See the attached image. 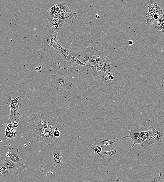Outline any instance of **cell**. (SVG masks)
<instances>
[{
	"mask_svg": "<svg viewBox=\"0 0 164 182\" xmlns=\"http://www.w3.org/2000/svg\"><path fill=\"white\" fill-rule=\"evenodd\" d=\"M161 52L164 54V47L163 48V49H162V50H161Z\"/></svg>",
	"mask_w": 164,
	"mask_h": 182,
	"instance_id": "obj_37",
	"label": "cell"
},
{
	"mask_svg": "<svg viewBox=\"0 0 164 182\" xmlns=\"http://www.w3.org/2000/svg\"><path fill=\"white\" fill-rule=\"evenodd\" d=\"M153 26L155 28L158 29L162 33L163 31V25L161 18L158 20L154 22L152 24Z\"/></svg>",
	"mask_w": 164,
	"mask_h": 182,
	"instance_id": "obj_23",
	"label": "cell"
},
{
	"mask_svg": "<svg viewBox=\"0 0 164 182\" xmlns=\"http://www.w3.org/2000/svg\"><path fill=\"white\" fill-rule=\"evenodd\" d=\"M6 128L7 129H14V128L13 124L9 123L7 125Z\"/></svg>",
	"mask_w": 164,
	"mask_h": 182,
	"instance_id": "obj_31",
	"label": "cell"
},
{
	"mask_svg": "<svg viewBox=\"0 0 164 182\" xmlns=\"http://www.w3.org/2000/svg\"><path fill=\"white\" fill-rule=\"evenodd\" d=\"M65 22L63 20H60L58 18H54L49 20V24L58 31H59L62 25Z\"/></svg>",
	"mask_w": 164,
	"mask_h": 182,
	"instance_id": "obj_20",
	"label": "cell"
},
{
	"mask_svg": "<svg viewBox=\"0 0 164 182\" xmlns=\"http://www.w3.org/2000/svg\"><path fill=\"white\" fill-rule=\"evenodd\" d=\"M53 135L55 138L60 137L61 136V133L60 131L58 130L54 131L53 133Z\"/></svg>",
	"mask_w": 164,
	"mask_h": 182,
	"instance_id": "obj_28",
	"label": "cell"
},
{
	"mask_svg": "<svg viewBox=\"0 0 164 182\" xmlns=\"http://www.w3.org/2000/svg\"><path fill=\"white\" fill-rule=\"evenodd\" d=\"M54 162L53 166L55 167L62 168H63V160L61 151L59 150H55L52 152Z\"/></svg>",
	"mask_w": 164,
	"mask_h": 182,
	"instance_id": "obj_14",
	"label": "cell"
},
{
	"mask_svg": "<svg viewBox=\"0 0 164 182\" xmlns=\"http://www.w3.org/2000/svg\"><path fill=\"white\" fill-rule=\"evenodd\" d=\"M49 87L60 90L64 92L73 88V82L63 73L52 75L48 80Z\"/></svg>",
	"mask_w": 164,
	"mask_h": 182,
	"instance_id": "obj_5",
	"label": "cell"
},
{
	"mask_svg": "<svg viewBox=\"0 0 164 182\" xmlns=\"http://www.w3.org/2000/svg\"><path fill=\"white\" fill-rule=\"evenodd\" d=\"M9 152L11 153V156L7 158L12 161L17 163H23V159L20 157L19 154V149L16 148H10Z\"/></svg>",
	"mask_w": 164,
	"mask_h": 182,
	"instance_id": "obj_15",
	"label": "cell"
},
{
	"mask_svg": "<svg viewBox=\"0 0 164 182\" xmlns=\"http://www.w3.org/2000/svg\"><path fill=\"white\" fill-rule=\"evenodd\" d=\"M60 123L56 118L44 114L37 113L32 119L30 127L35 128H43L45 131L53 133L54 131L61 127Z\"/></svg>",
	"mask_w": 164,
	"mask_h": 182,
	"instance_id": "obj_3",
	"label": "cell"
},
{
	"mask_svg": "<svg viewBox=\"0 0 164 182\" xmlns=\"http://www.w3.org/2000/svg\"><path fill=\"white\" fill-rule=\"evenodd\" d=\"M129 135L123 136L122 139L131 138L133 141V144L132 146V148H133L136 144H140L143 143L145 140L141 136L140 133H136V129L128 128Z\"/></svg>",
	"mask_w": 164,
	"mask_h": 182,
	"instance_id": "obj_12",
	"label": "cell"
},
{
	"mask_svg": "<svg viewBox=\"0 0 164 182\" xmlns=\"http://www.w3.org/2000/svg\"><path fill=\"white\" fill-rule=\"evenodd\" d=\"M92 83L94 89L103 95L119 94L124 89L123 77L115 69L107 73L98 72L93 77Z\"/></svg>",
	"mask_w": 164,
	"mask_h": 182,
	"instance_id": "obj_1",
	"label": "cell"
},
{
	"mask_svg": "<svg viewBox=\"0 0 164 182\" xmlns=\"http://www.w3.org/2000/svg\"><path fill=\"white\" fill-rule=\"evenodd\" d=\"M129 44V45L131 46L133 44V41L132 40H129L128 42Z\"/></svg>",
	"mask_w": 164,
	"mask_h": 182,
	"instance_id": "obj_34",
	"label": "cell"
},
{
	"mask_svg": "<svg viewBox=\"0 0 164 182\" xmlns=\"http://www.w3.org/2000/svg\"><path fill=\"white\" fill-rule=\"evenodd\" d=\"M9 99L8 105L10 108L11 113L9 119L5 121L4 123L6 125L9 123L13 124L14 122L18 123L21 117L19 112V108L22 105L21 103H18V102L19 101L22 100L21 96H20L15 99H12L11 96L10 95L9 97Z\"/></svg>",
	"mask_w": 164,
	"mask_h": 182,
	"instance_id": "obj_7",
	"label": "cell"
},
{
	"mask_svg": "<svg viewBox=\"0 0 164 182\" xmlns=\"http://www.w3.org/2000/svg\"><path fill=\"white\" fill-rule=\"evenodd\" d=\"M56 140V138L53 135L49 133L45 132L44 135L39 142L42 144L50 145Z\"/></svg>",
	"mask_w": 164,
	"mask_h": 182,
	"instance_id": "obj_19",
	"label": "cell"
},
{
	"mask_svg": "<svg viewBox=\"0 0 164 182\" xmlns=\"http://www.w3.org/2000/svg\"><path fill=\"white\" fill-rule=\"evenodd\" d=\"M59 14L54 12L52 8L49 9L47 12V17L49 20L54 18H58Z\"/></svg>",
	"mask_w": 164,
	"mask_h": 182,
	"instance_id": "obj_22",
	"label": "cell"
},
{
	"mask_svg": "<svg viewBox=\"0 0 164 182\" xmlns=\"http://www.w3.org/2000/svg\"><path fill=\"white\" fill-rule=\"evenodd\" d=\"M158 142L161 143L164 142V133L159 132L158 129L154 128L152 134L149 136L140 145L141 148L147 149L151 145Z\"/></svg>",
	"mask_w": 164,
	"mask_h": 182,
	"instance_id": "obj_9",
	"label": "cell"
},
{
	"mask_svg": "<svg viewBox=\"0 0 164 182\" xmlns=\"http://www.w3.org/2000/svg\"><path fill=\"white\" fill-rule=\"evenodd\" d=\"M5 135L6 136V137L7 138H9V139H12L16 137V136L10 133H9L8 132L5 130Z\"/></svg>",
	"mask_w": 164,
	"mask_h": 182,
	"instance_id": "obj_26",
	"label": "cell"
},
{
	"mask_svg": "<svg viewBox=\"0 0 164 182\" xmlns=\"http://www.w3.org/2000/svg\"><path fill=\"white\" fill-rule=\"evenodd\" d=\"M160 82L161 85L164 89V70L162 74L161 75Z\"/></svg>",
	"mask_w": 164,
	"mask_h": 182,
	"instance_id": "obj_30",
	"label": "cell"
},
{
	"mask_svg": "<svg viewBox=\"0 0 164 182\" xmlns=\"http://www.w3.org/2000/svg\"><path fill=\"white\" fill-rule=\"evenodd\" d=\"M161 19L163 25V31L162 34H164V14L161 17Z\"/></svg>",
	"mask_w": 164,
	"mask_h": 182,
	"instance_id": "obj_32",
	"label": "cell"
},
{
	"mask_svg": "<svg viewBox=\"0 0 164 182\" xmlns=\"http://www.w3.org/2000/svg\"><path fill=\"white\" fill-rule=\"evenodd\" d=\"M11 153L9 152H8L6 153L7 157L8 158L10 157V156H11Z\"/></svg>",
	"mask_w": 164,
	"mask_h": 182,
	"instance_id": "obj_35",
	"label": "cell"
},
{
	"mask_svg": "<svg viewBox=\"0 0 164 182\" xmlns=\"http://www.w3.org/2000/svg\"><path fill=\"white\" fill-rule=\"evenodd\" d=\"M95 18L97 19H98L100 18V16L98 14H96L95 16Z\"/></svg>",
	"mask_w": 164,
	"mask_h": 182,
	"instance_id": "obj_36",
	"label": "cell"
},
{
	"mask_svg": "<svg viewBox=\"0 0 164 182\" xmlns=\"http://www.w3.org/2000/svg\"><path fill=\"white\" fill-rule=\"evenodd\" d=\"M79 16L78 12H74L71 11L68 13L59 16L58 18L60 20H63L69 26L73 24L74 19Z\"/></svg>",
	"mask_w": 164,
	"mask_h": 182,
	"instance_id": "obj_13",
	"label": "cell"
},
{
	"mask_svg": "<svg viewBox=\"0 0 164 182\" xmlns=\"http://www.w3.org/2000/svg\"><path fill=\"white\" fill-rule=\"evenodd\" d=\"M6 130L7 132H8L9 133L12 134L16 136V131L14 129H6Z\"/></svg>",
	"mask_w": 164,
	"mask_h": 182,
	"instance_id": "obj_27",
	"label": "cell"
},
{
	"mask_svg": "<svg viewBox=\"0 0 164 182\" xmlns=\"http://www.w3.org/2000/svg\"><path fill=\"white\" fill-rule=\"evenodd\" d=\"M163 97H164V95H163Z\"/></svg>",
	"mask_w": 164,
	"mask_h": 182,
	"instance_id": "obj_38",
	"label": "cell"
},
{
	"mask_svg": "<svg viewBox=\"0 0 164 182\" xmlns=\"http://www.w3.org/2000/svg\"><path fill=\"white\" fill-rule=\"evenodd\" d=\"M97 71L107 73L115 69L114 65L111 64L108 57L100 60L96 67Z\"/></svg>",
	"mask_w": 164,
	"mask_h": 182,
	"instance_id": "obj_11",
	"label": "cell"
},
{
	"mask_svg": "<svg viewBox=\"0 0 164 182\" xmlns=\"http://www.w3.org/2000/svg\"><path fill=\"white\" fill-rule=\"evenodd\" d=\"M64 61L68 62L69 64L75 65L77 67H88L91 68V69L93 68V67L83 64L78 58L72 56L67 57L65 59Z\"/></svg>",
	"mask_w": 164,
	"mask_h": 182,
	"instance_id": "obj_17",
	"label": "cell"
},
{
	"mask_svg": "<svg viewBox=\"0 0 164 182\" xmlns=\"http://www.w3.org/2000/svg\"><path fill=\"white\" fill-rule=\"evenodd\" d=\"M83 51L80 52L78 59L83 64L95 68L100 60L107 57V52L104 49H94L91 44L83 46Z\"/></svg>",
	"mask_w": 164,
	"mask_h": 182,
	"instance_id": "obj_2",
	"label": "cell"
},
{
	"mask_svg": "<svg viewBox=\"0 0 164 182\" xmlns=\"http://www.w3.org/2000/svg\"><path fill=\"white\" fill-rule=\"evenodd\" d=\"M103 151V148L101 146L93 144L91 148V155H95L100 153Z\"/></svg>",
	"mask_w": 164,
	"mask_h": 182,
	"instance_id": "obj_21",
	"label": "cell"
},
{
	"mask_svg": "<svg viewBox=\"0 0 164 182\" xmlns=\"http://www.w3.org/2000/svg\"><path fill=\"white\" fill-rule=\"evenodd\" d=\"M151 5L149 6H147L149 9L147 14L150 15H153L155 14H158L161 16L163 15V8L162 7L159 6L157 3L153 4L152 2H151Z\"/></svg>",
	"mask_w": 164,
	"mask_h": 182,
	"instance_id": "obj_18",
	"label": "cell"
},
{
	"mask_svg": "<svg viewBox=\"0 0 164 182\" xmlns=\"http://www.w3.org/2000/svg\"><path fill=\"white\" fill-rule=\"evenodd\" d=\"M13 124V125L14 128H17L18 127L19 125L18 123H17V122H14Z\"/></svg>",
	"mask_w": 164,
	"mask_h": 182,
	"instance_id": "obj_33",
	"label": "cell"
},
{
	"mask_svg": "<svg viewBox=\"0 0 164 182\" xmlns=\"http://www.w3.org/2000/svg\"><path fill=\"white\" fill-rule=\"evenodd\" d=\"M7 169V173L13 174L17 175L18 174V169L20 168H25L24 164L17 163L9 160L7 157L4 161L3 166Z\"/></svg>",
	"mask_w": 164,
	"mask_h": 182,
	"instance_id": "obj_10",
	"label": "cell"
},
{
	"mask_svg": "<svg viewBox=\"0 0 164 182\" xmlns=\"http://www.w3.org/2000/svg\"><path fill=\"white\" fill-rule=\"evenodd\" d=\"M31 129L34 133V141L39 142L44 135L45 131L43 128H35L30 127Z\"/></svg>",
	"mask_w": 164,
	"mask_h": 182,
	"instance_id": "obj_16",
	"label": "cell"
},
{
	"mask_svg": "<svg viewBox=\"0 0 164 182\" xmlns=\"http://www.w3.org/2000/svg\"><path fill=\"white\" fill-rule=\"evenodd\" d=\"M154 182H164V172L162 174L160 172L159 176H156L154 178Z\"/></svg>",
	"mask_w": 164,
	"mask_h": 182,
	"instance_id": "obj_25",
	"label": "cell"
},
{
	"mask_svg": "<svg viewBox=\"0 0 164 182\" xmlns=\"http://www.w3.org/2000/svg\"><path fill=\"white\" fill-rule=\"evenodd\" d=\"M56 5H57V6L58 7L59 9V12L58 13L59 16L63 15L64 9L65 8V7L66 6L65 3V2H64V3L60 2V3H57Z\"/></svg>",
	"mask_w": 164,
	"mask_h": 182,
	"instance_id": "obj_24",
	"label": "cell"
},
{
	"mask_svg": "<svg viewBox=\"0 0 164 182\" xmlns=\"http://www.w3.org/2000/svg\"><path fill=\"white\" fill-rule=\"evenodd\" d=\"M0 2H1V1H0Z\"/></svg>",
	"mask_w": 164,
	"mask_h": 182,
	"instance_id": "obj_39",
	"label": "cell"
},
{
	"mask_svg": "<svg viewBox=\"0 0 164 182\" xmlns=\"http://www.w3.org/2000/svg\"><path fill=\"white\" fill-rule=\"evenodd\" d=\"M0 173L2 175H4V174H6L7 173V169L5 167L2 166L0 168Z\"/></svg>",
	"mask_w": 164,
	"mask_h": 182,
	"instance_id": "obj_29",
	"label": "cell"
},
{
	"mask_svg": "<svg viewBox=\"0 0 164 182\" xmlns=\"http://www.w3.org/2000/svg\"><path fill=\"white\" fill-rule=\"evenodd\" d=\"M121 154V149L119 146L112 150L102 151L97 155H91L89 158L93 162L106 166L116 163L120 159Z\"/></svg>",
	"mask_w": 164,
	"mask_h": 182,
	"instance_id": "obj_4",
	"label": "cell"
},
{
	"mask_svg": "<svg viewBox=\"0 0 164 182\" xmlns=\"http://www.w3.org/2000/svg\"><path fill=\"white\" fill-rule=\"evenodd\" d=\"M93 144L101 146L103 148V151H109L118 147L119 146V140L117 138L107 137L97 139Z\"/></svg>",
	"mask_w": 164,
	"mask_h": 182,
	"instance_id": "obj_8",
	"label": "cell"
},
{
	"mask_svg": "<svg viewBox=\"0 0 164 182\" xmlns=\"http://www.w3.org/2000/svg\"><path fill=\"white\" fill-rule=\"evenodd\" d=\"M58 31L53 28L50 25L44 28L41 34L38 37V40L44 49L49 50L51 45H57V39Z\"/></svg>",
	"mask_w": 164,
	"mask_h": 182,
	"instance_id": "obj_6",
	"label": "cell"
}]
</instances>
